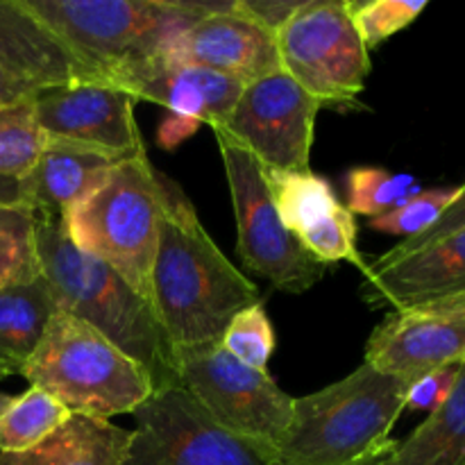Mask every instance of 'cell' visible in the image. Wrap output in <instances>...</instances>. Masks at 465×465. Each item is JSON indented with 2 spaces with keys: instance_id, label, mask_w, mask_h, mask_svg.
I'll list each match as a JSON object with an SVG mask.
<instances>
[{
  "instance_id": "obj_11",
  "label": "cell",
  "mask_w": 465,
  "mask_h": 465,
  "mask_svg": "<svg viewBox=\"0 0 465 465\" xmlns=\"http://www.w3.org/2000/svg\"><path fill=\"white\" fill-rule=\"evenodd\" d=\"M321 109L289 73L277 71L248 82L234 109L209 127L248 150L263 168L309 171Z\"/></svg>"
},
{
  "instance_id": "obj_14",
  "label": "cell",
  "mask_w": 465,
  "mask_h": 465,
  "mask_svg": "<svg viewBox=\"0 0 465 465\" xmlns=\"http://www.w3.org/2000/svg\"><path fill=\"white\" fill-rule=\"evenodd\" d=\"M162 59L209 68L243 84L282 71L275 32L241 12L236 0L225 12L198 18L173 36L163 45Z\"/></svg>"
},
{
  "instance_id": "obj_21",
  "label": "cell",
  "mask_w": 465,
  "mask_h": 465,
  "mask_svg": "<svg viewBox=\"0 0 465 465\" xmlns=\"http://www.w3.org/2000/svg\"><path fill=\"white\" fill-rule=\"evenodd\" d=\"M393 465H465V361L448 400L398 443Z\"/></svg>"
},
{
  "instance_id": "obj_12",
  "label": "cell",
  "mask_w": 465,
  "mask_h": 465,
  "mask_svg": "<svg viewBox=\"0 0 465 465\" xmlns=\"http://www.w3.org/2000/svg\"><path fill=\"white\" fill-rule=\"evenodd\" d=\"M463 361L465 293L395 309L366 343V363L409 381Z\"/></svg>"
},
{
  "instance_id": "obj_7",
  "label": "cell",
  "mask_w": 465,
  "mask_h": 465,
  "mask_svg": "<svg viewBox=\"0 0 465 465\" xmlns=\"http://www.w3.org/2000/svg\"><path fill=\"white\" fill-rule=\"evenodd\" d=\"M282 71L336 112L366 109L361 94L371 75V50L359 36L352 0H304L275 32Z\"/></svg>"
},
{
  "instance_id": "obj_9",
  "label": "cell",
  "mask_w": 465,
  "mask_h": 465,
  "mask_svg": "<svg viewBox=\"0 0 465 465\" xmlns=\"http://www.w3.org/2000/svg\"><path fill=\"white\" fill-rule=\"evenodd\" d=\"M221 148L236 216V254L254 275L263 277L272 289L284 293H307L325 277L327 266L313 262L312 254L286 230L272 204L263 166L241 145L213 132Z\"/></svg>"
},
{
  "instance_id": "obj_35",
  "label": "cell",
  "mask_w": 465,
  "mask_h": 465,
  "mask_svg": "<svg viewBox=\"0 0 465 465\" xmlns=\"http://www.w3.org/2000/svg\"><path fill=\"white\" fill-rule=\"evenodd\" d=\"M395 448H398V440L391 439L389 443H384L381 448H377L375 452L366 454V457L359 459V461H354L350 465H393Z\"/></svg>"
},
{
  "instance_id": "obj_8",
  "label": "cell",
  "mask_w": 465,
  "mask_h": 465,
  "mask_svg": "<svg viewBox=\"0 0 465 465\" xmlns=\"http://www.w3.org/2000/svg\"><path fill=\"white\" fill-rule=\"evenodd\" d=\"M173 361L177 386L216 425L266 448L280 445L293 418L295 398L277 386L271 372L236 361L221 341L173 348Z\"/></svg>"
},
{
  "instance_id": "obj_25",
  "label": "cell",
  "mask_w": 465,
  "mask_h": 465,
  "mask_svg": "<svg viewBox=\"0 0 465 465\" xmlns=\"http://www.w3.org/2000/svg\"><path fill=\"white\" fill-rule=\"evenodd\" d=\"M39 275L36 213L25 204L0 207V291Z\"/></svg>"
},
{
  "instance_id": "obj_31",
  "label": "cell",
  "mask_w": 465,
  "mask_h": 465,
  "mask_svg": "<svg viewBox=\"0 0 465 465\" xmlns=\"http://www.w3.org/2000/svg\"><path fill=\"white\" fill-rule=\"evenodd\" d=\"M459 368L461 366L439 368V371H431L427 372V375L413 380L407 391V402H404V409H411V411H427V413L436 411V409L448 400V395L452 393L454 384H457Z\"/></svg>"
},
{
  "instance_id": "obj_19",
  "label": "cell",
  "mask_w": 465,
  "mask_h": 465,
  "mask_svg": "<svg viewBox=\"0 0 465 465\" xmlns=\"http://www.w3.org/2000/svg\"><path fill=\"white\" fill-rule=\"evenodd\" d=\"M130 436L112 420L73 413L36 448L0 454V465H123Z\"/></svg>"
},
{
  "instance_id": "obj_28",
  "label": "cell",
  "mask_w": 465,
  "mask_h": 465,
  "mask_svg": "<svg viewBox=\"0 0 465 465\" xmlns=\"http://www.w3.org/2000/svg\"><path fill=\"white\" fill-rule=\"evenodd\" d=\"M357 218H354V213L345 204H341L325 221H321L316 227L304 232L298 241L312 254L313 262L322 263V266L345 262L363 271L366 262H363L361 252L357 248Z\"/></svg>"
},
{
  "instance_id": "obj_17",
  "label": "cell",
  "mask_w": 465,
  "mask_h": 465,
  "mask_svg": "<svg viewBox=\"0 0 465 465\" xmlns=\"http://www.w3.org/2000/svg\"><path fill=\"white\" fill-rule=\"evenodd\" d=\"M243 82L223 73L189 64H173L159 57L145 71L132 77L123 91L136 100H150L171 112L173 118L189 123L195 130L200 123L223 121L234 109Z\"/></svg>"
},
{
  "instance_id": "obj_13",
  "label": "cell",
  "mask_w": 465,
  "mask_h": 465,
  "mask_svg": "<svg viewBox=\"0 0 465 465\" xmlns=\"http://www.w3.org/2000/svg\"><path fill=\"white\" fill-rule=\"evenodd\" d=\"M134 103L132 94L103 82H71L32 95V109L45 139L73 141L125 157L145 148Z\"/></svg>"
},
{
  "instance_id": "obj_29",
  "label": "cell",
  "mask_w": 465,
  "mask_h": 465,
  "mask_svg": "<svg viewBox=\"0 0 465 465\" xmlns=\"http://www.w3.org/2000/svg\"><path fill=\"white\" fill-rule=\"evenodd\" d=\"M459 193V186H440V189H422L407 203L395 207L393 212L384 213L368 221V227L381 234L402 236V241L416 239L425 234L440 216L445 209L454 203Z\"/></svg>"
},
{
  "instance_id": "obj_27",
  "label": "cell",
  "mask_w": 465,
  "mask_h": 465,
  "mask_svg": "<svg viewBox=\"0 0 465 465\" xmlns=\"http://www.w3.org/2000/svg\"><path fill=\"white\" fill-rule=\"evenodd\" d=\"M221 345L245 366L254 371H268L272 352H275V330L268 318L263 302L243 309L230 321L227 330L223 331Z\"/></svg>"
},
{
  "instance_id": "obj_36",
  "label": "cell",
  "mask_w": 465,
  "mask_h": 465,
  "mask_svg": "<svg viewBox=\"0 0 465 465\" xmlns=\"http://www.w3.org/2000/svg\"><path fill=\"white\" fill-rule=\"evenodd\" d=\"M9 204H23L21 180L0 177V207H9Z\"/></svg>"
},
{
  "instance_id": "obj_15",
  "label": "cell",
  "mask_w": 465,
  "mask_h": 465,
  "mask_svg": "<svg viewBox=\"0 0 465 465\" xmlns=\"http://www.w3.org/2000/svg\"><path fill=\"white\" fill-rule=\"evenodd\" d=\"M361 298L393 309L465 293V227L402 257L363 268Z\"/></svg>"
},
{
  "instance_id": "obj_6",
  "label": "cell",
  "mask_w": 465,
  "mask_h": 465,
  "mask_svg": "<svg viewBox=\"0 0 465 465\" xmlns=\"http://www.w3.org/2000/svg\"><path fill=\"white\" fill-rule=\"evenodd\" d=\"M23 377L30 386L59 400L71 413L104 420L134 413L157 391L141 363L94 327L59 309L50 316Z\"/></svg>"
},
{
  "instance_id": "obj_3",
  "label": "cell",
  "mask_w": 465,
  "mask_h": 465,
  "mask_svg": "<svg viewBox=\"0 0 465 465\" xmlns=\"http://www.w3.org/2000/svg\"><path fill=\"white\" fill-rule=\"evenodd\" d=\"M230 3L191 0H23L66 45L91 82L123 89L157 62L163 45L198 18Z\"/></svg>"
},
{
  "instance_id": "obj_5",
  "label": "cell",
  "mask_w": 465,
  "mask_h": 465,
  "mask_svg": "<svg viewBox=\"0 0 465 465\" xmlns=\"http://www.w3.org/2000/svg\"><path fill=\"white\" fill-rule=\"evenodd\" d=\"M163 216L162 173L139 150L71 212L62 227L82 252L100 259L150 302V271Z\"/></svg>"
},
{
  "instance_id": "obj_24",
  "label": "cell",
  "mask_w": 465,
  "mask_h": 465,
  "mask_svg": "<svg viewBox=\"0 0 465 465\" xmlns=\"http://www.w3.org/2000/svg\"><path fill=\"white\" fill-rule=\"evenodd\" d=\"M420 191V182L407 173H391L377 166H354L345 175V193H348L345 207L354 216H366L371 221L393 212Z\"/></svg>"
},
{
  "instance_id": "obj_26",
  "label": "cell",
  "mask_w": 465,
  "mask_h": 465,
  "mask_svg": "<svg viewBox=\"0 0 465 465\" xmlns=\"http://www.w3.org/2000/svg\"><path fill=\"white\" fill-rule=\"evenodd\" d=\"M44 143L32 98L0 107V177L23 180L39 159Z\"/></svg>"
},
{
  "instance_id": "obj_32",
  "label": "cell",
  "mask_w": 465,
  "mask_h": 465,
  "mask_svg": "<svg viewBox=\"0 0 465 465\" xmlns=\"http://www.w3.org/2000/svg\"><path fill=\"white\" fill-rule=\"evenodd\" d=\"M463 227H465V182L461 186H459V193H457V198H454V203L450 204L448 209H445L443 216H440L439 221H436L434 225H431L430 230L425 232V234L416 236V239L400 241L395 248H391L389 252L380 254V257H375V259L389 262V259L402 257V254L413 252V250L422 248V245L431 243V241H439V239H443V236L454 234V232L463 230Z\"/></svg>"
},
{
  "instance_id": "obj_16",
  "label": "cell",
  "mask_w": 465,
  "mask_h": 465,
  "mask_svg": "<svg viewBox=\"0 0 465 465\" xmlns=\"http://www.w3.org/2000/svg\"><path fill=\"white\" fill-rule=\"evenodd\" d=\"M125 159V154L91 145L45 139L39 159L21 180L23 204L35 213L62 218L77 203L89 198Z\"/></svg>"
},
{
  "instance_id": "obj_2",
  "label": "cell",
  "mask_w": 465,
  "mask_h": 465,
  "mask_svg": "<svg viewBox=\"0 0 465 465\" xmlns=\"http://www.w3.org/2000/svg\"><path fill=\"white\" fill-rule=\"evenodd\" d=\"M36 259L59 312L91 325L141 363L157 391L177 384L173 343L148 300L107 263L77 250L62 218L36 213Z\"/></svg>"
},
{
  "instance_id": "obj_4",
  "label": "cell",
  "mask_w": 465,
  "mask_h": 465,
  "mask_svg": "<svg viewBox=\"0 0 465 465\" xmlns=\"http://www.w3.org/2000/svg\"><path fill=\"white\" fill-rule=\"evenodd\" d=\"M411 381L363 361L325 389L295 398L293 418L275 448L277 465H350L391 440Z\"/></svg>"
},
{
  "instance_id": "obj_1",
  "label": "cell",
  "mask_w": 465,
  "mask_h": 465,
  "mask_svg": "<svg viewBox=\"0 0 465 465\" xmlns=\"http://www.w3.org/2000/svg\"><path fill=\"white\" fill-rule=\"evenodd\" d=\"M162 184L150 307L173 348L216 343L236 313L262 302V293L213 243L180 184L163 173Z\"/></svg>"
},
{
  "instance_id": "obj_34",
  "label": "cell",
  "mask_w": 465,
  "mask_h": 465,
  "mask_svg": "<svg viewBox=\"0 0 465 465\" xmlns=\"http://www.w3.org/2000/svg\"><path fill=\"white\" fill-rule=\"evenodd\" d=\"M36 91L39 89H35V86L25 84V82L21 80H14V77L5 75V73H0V107H5V104L23 103V100H30Z\"/></svg>"
},
{
  "instance_id": "obj_22",
  "label": "cell",
  "mask_w": 465,
  "mask_h": 465,
  "mask_svg": "<svg viewBox=\"0 0 465 465\" xmlns=\"http://www.w3.org/2000/svg\"><path fill=\"white\" fill-rule=\"evenodd\" d=\"M272 204L280 213L286 230L300 239L304 232L325 221L331 212L341 207L334 186L327 177L309 171H275L263 168Z\"/></svg>"
},
{
  "instance_id": "obj_33",
  "label": "cell",
  "mask_w": 465,
  "mask_h": 465,
  "mask_svg": "<svg viewBox=\"0 0 465 465\" xmlns=\"http://www.w3.org/2000/svg\"><path fill=\"white\" fill-rule=\"evenodd\" d=\"M302 3L304 0H236L241 12L248 14L271 32L280 30Z\"/></svg>"
},
{
  "instance_id": "obj_37",
  "label": "cell",
  "mask_w": 465,
  "mask_h": 465,
  "mask_svg": "<svg viewBox=\"0 0 465 465\" xmlns=\"http://www.w3.org/2000/svg\"><path fill=\"white\" fill-rule=\"evenodd\" d=\"M9 400H12V395H7V393H0V411H3L5 407H7V402Z\"/></svg>"
},
{
  "instance_id": "obj_20",
  "label": "cell",
  "mask_w": 465,
  "mask_h": 465,
  "mask_svg": "<svg viewBox=\"0 0 465 465\" xmlns=\"http://www.w3.org/2000/svg\"><path fill=\"white\" fill-rule=\"evenodd\" d=\"M54 309L53 295L41 275L0 291V377L23 375Z\"/></svg>"
},
{
  "instance_id": "obj_10",
  "label": "cell",
  "mask_w": 465,
  "mask_h": 465,
  "mask_svg": "<svg viewBox=\"0 0 465 465\" xmlns=\"http://www.w3.org/2000/svg\"><path fill=\"white\" fill-rule=\"evenodd\" d=\"M134 420L123 465H277L275 450L223 430L177 384L154 391Z\"/></svg>"
},
{
  "instance_id": "obj_18",
  "label": "cell",
  "mask_w": 465,
  "mask_h": 465,
  "mask_svg": "<svg viewBox=\"0 0 465 465\" xmlns=\"http://www.w3.org/2000/svg\"><path fill=\"white\" fill-rule=\"evenodd\" d=\"M0 73L35 89L91 82L71 50L23 0H0Z\"/></svg>"
},
{
  "instance_id": "obj_30",
  "label": "cell",
  "mask_w": 465,
  "mask_h": 465,
  "mask_svg": "<svg viewBox=\"0 0 465 465\" xmlns=\"http://www.w3.org/2000/svg\"><path fill=\"white\" fill-rule=\"evenodd\" d=\"M427 9V0H352V18L368 50L411 25Z\"/></svg>"
},
{
  "instance_id": "obj_23",
  "label": "cell",
  "mask_w": 465,
  "mask_h": 465,
  "mask_svg": "<svg viewBox=\"0 0 465 465\" xmlns=\"http://www.w3.org/2000/svg\"><path fill=\"white\" fill-rule=\"evenodd\" d=\"M73 413L45 391L30 386L12 395L0 411V454H18L36 448L53 436Z\"/></svg>"
}]
</instances>
